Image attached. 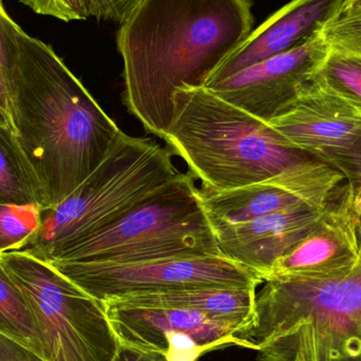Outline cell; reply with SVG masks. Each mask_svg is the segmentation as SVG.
Here are the masks:
<instances>
[{
	"instance_id": "6da1fadb",
	"label": "cell",
	"mask_w": 361,
	"mask_h": 361,
	"mask_svg": "<svg viewBox=\"0 0 361 361\" xmlns=\"http://www.w3.org/2000/svg\"><path fill=\"white\" fill-rule=\"evenodd\" d=\"M252 0H141L116 32L124 104L163 139L180 87H204L254 30Z\"/></svg>"
},
{
	"instance_id": "7a4b0ae2",
	"label": "cell",
	"mask_w": 361,
	"mask_h": 361,
	"mask_svg": "<svg viewBox=\"0 0 361 361\" xmlns=\"http://www.w3.org/2000/svg\"><path fill=\"white\" fill-rule=\"evenodd\" d=\"M17 42L11 124L50 208L94 173L121 129L50 44L21 27Z\"/></svg>"
},
{
	"instance_id": "3957f363",
	"label": "cell",
	"mask_w": 361,
	"mask_h": 361,
	"mask_svg": "<svg viewBox=\"0 0 361 361\" xmlns=\"http://www.w3.org/2000/svg\"><path fill=\"white\" fill-rule=\"evenodd\" d=\"M173 105L163 140L203 188L225 190L263 182L318 159L206 87L178 88Z\"/></svg>"
},
{
	"instance_id": "277c9868",
	"label": "cell",
	"mask_w": 361,
	"mask_h": 361,
	"mask_svg": "<svg viewBox=\"0 0 361 361\" xmlns=\"http://www.w3.org/2000/svg\"><path fill=\"white\" fill-rule=\"evenodd\" d=\"M177 173L169 148L121 130L109 154L88 179L61 203L42 208L37 233L18 252L49 263L114 224Z\"/></svg>"
},
{
	"instance_id": "5b68a950",
	"label": "cell",
	"mask_w": 361,
	"mask_h": 361,
	"mask_svg": "<svg viewBox=\"0 0 361 361\" xmlns=\"http://www.w3.org/2000/svg\"><path fill=\"white\" fill-rule=\"evenodd\" d=\"M195 180L191 173H178L140 200L114 224L49 263H133L221 256Z\"/></svg>"
},
{
	"instance_id": "8992f818",
	"label": "cell",
	"mask_w": 361,
	"mask_h": 361,
	"mask_svg": "<svg viewBox=\"0 0 361 361\" xmlns=\"http://www.w3.org/2000/svg\"><path fill=\"white\" fill-rule=\"evenodd\" d=\"M0 263L31 310L44 361L114 360L121 343L105 303L25 252L0 254Z\"/></svg>"
},
{
	"instance_id": "52a82bcc",
	"label": "cell",
	"mask_w": 361,
	"mask_h": 361,
	"mask_svg": "<svg viewBox=\"0 0 361 361\" xmlns=\"http://www.w3.org/2000/svg\"><path fill=\"white\" fill-rule=\"evenodd\" d=\"M256 295V319L245 339L259 345L309 322L319 361H361V265L329 279L271 278Z\"/></svg>"
},
{
	"instance_id": "ba28073f",
	"label": "cell",
	"mask_w": 361,
	"mask_h": 361,
	"mask_svg": "<svg viewBox=\"0 0 361 361\" xmlns=\"http://www.w3.org/2000/svg\"><path fill=\"white\" fill-rule=\"evenodd\" d=\"M49 264L102 302L191 288H257L263 283L254 271L222 256Z\"/></svg>"
},
{
	"instance_id": "9c48e42d",
	"label": "cell",
	"mask_w": 361,
	"mask_h": 361,
	"mask_svg": "<svg viewBox=\"0 0 361 361\" xmlns=\"http://www.w3.org/2000/svg\"><path fill=\"white\" fill-rule=\"evenodd\" d=\"M104 303L121 345L163 354L169 361H197L229 347L259 349L243 339L244 329L239 324L201 312L130 299Z\"/></svg>"
},
{
	"instance_id": "30bf717a",
	"label": "cell",
	"mask_w": 361,
	"mask_h": 361,
	"mask_svg": "<svg viewBox=\"0 0 361 361\" xmlns=\"http://www.w3.org/2000/svg\"><path fill=\"white\" fill-rule=\"evenodd\" d=\"M322 31L288 52L245 68L206 88L227 103L269 123L286 114L326 61Z\"/></svg>"
},
{
	"instance_id": "8fae6325",
	"label": "cell",
	"mask_w": 361,
	"mask_h": 361,
	"mask_svg": "<svg viewBox=\"0 0 361 361\" xmlns=\"http://www.w3.org/2000/svg\"><path fill=\"white\" fill-rule=\"evenodd\" d=\"M345 180L320 159L302 163L273 179L237 188H203L202 202L212 226L240 224L297 206L324 207Z\"/></svg>"
},
{
	"instance_id": "7c38bea8",
	"label": "cell",
	"mask_w": 361,
	"mask_h": 361,
	"mask_svg": "<svg viewBox=\"0 0 361 361\" xmlns=\"http://www.w3.org/2000/svg\"><path fill=\"white\" fill-rule=\"evenodd\" d=\"M357 216L347 183L335 191L309 233L274 264L265 278L329 279L351 273L358 263Z\"/></svg>"
},
{
	"instance_id": "4fadbf2b",
	"label": "cell",
	"mask_w": 361,
	"mask_h": 361,
	"mask_svg": "<svg viewBox=\"0 0 361 361\" xmlns=\"http://www.w3.org/2000/svg\"><path fill=\"white\" fill-rule=\"evenodd\" d=\"M269 124L293 146L326 163L361 137L357 111L315 78L292 107Z\"/></svg>"
},
{
	"instance_id": "5bb4252c",
	"label": "cell",
	"mask_w": 361,
	"mask_h": 361,
	"mask_svg": "<svg viewBox=\"0 0 361 361\" xmlns=\"http://www.w3.org/2000/svg\"><path fill=\"white\" fill-rule=\"evenodd\" d=\"M326 205L297 206L250 222L216 225L212 228L220 255L254 271L264 282L274 264L315 226Z\"/></svg>"
},
{
	"instance_id": "9a60e30c",
	"label": "cell",
	"mask_w": 361,
	"mask_h": 361,
	"mask_svg": "<svg viewBox=\"0 0 361 361\" xmlns=\"http://www.w3.org/2000/svg\"><path fill=\"white\" fill-rule=\"evenodd\" d=\"M343 2L345 0H290L252 30L212 72L206 85L301 46L320 33L341 12Z\"/></svg>"
},
{
	"instance_id": "2e32d148",
	"label": "cell",
	"mask_w": 361,
	"mask_h": 361,
	"mask_svg": "<svg viewBox=\"0 0 361 361\" xmlns=\"http://www.w3.org/2000/svg\"><path fill=\"white\" fill-rule=\"evenodd\" d=\"M256 290L257 288H191L124 299H130L137 302L186 307L201 312L210 317L227 320L239 324L244 329L243 339H245L256 319Z\"/></svg>"
},
{
	"instance_id": "e0dca14e",
	"label": "cell",
	"mask_w": 361,
	"mask_h": 361,
	"mask_svg": "<svg viewBox=\"0 0 361 361\" xmlns=\"http://www.w3.org/2000/svg\"><path fill=\"white\" fill-rule=\"evenodd\" d=\"M0 204H35L42 207L39 182L14 133L0 123Z\"/></svg>"
},
{
	"instance_id": "ac0fdd59",
	"label": "cell",
	"mask_w": 361,
	"mask_h": 361,
	"mask_svg": "<svg viewBox=\"0 0 361 361\" xmlns=\"http://www.w3.org/2000/svg\"><path fill=\"white\" fill-rule=\"evenodd\" d=\"M0 334L44 360L42 345L31 310L18 286L0 263Z\"/></svg>"
},
{
	"instance_id": "d6986e66",
	"label": "cell",
	"mask_w": 361,
	"mask_h": 361,
	"mask_svg": "<svg viewBox=\"0 0 361 361\" xmlns=\"http://www.w3.org/2000/svg\"><path fill=\"white\" fill-rule=\"evenodd\" d=\"M315 78L341 95L361 116V57L330 49Z\"/></svg>"
},
{
	"instance_id": "ffe728a7",
	"label": "cell",
	"mask_w": 361,
	"mask_h": 361,
	"mask_svg": "<svg viewBox=\"0 0 361 361\" xmlns=\"http://www.w3.org/2000/svg\"><path fill=\"white\" fill-rule=\"evenodd\" d=\"M257 354L259 361H319L315 330L309 322L297 324L259 345Z\"/></svg>"
},
{
	"instance_id": "44dd1931",
	"label": "cell",
	"mask_w": 361,
	"mask_h": 361,
	"mask_svg": "<svg viewBox=\"0 0 361 361\" xmlns=\"http://www.w3.org/2000/svg\"><path fill=\"white\" fill-rule=\"evenodd\" d=\"M42 207L35 204H0V254L18 252L40 227Z\"/></svg>"
},
{
	"instance_id": "7402d4cb",
	"label": "cell",
	"mask_w": 361,
	"mask_h": 361,
	"mask_svg": "<svg viewBox=\"0 0 361 361\" xmlns=\"http://www.w3.org/2000/svg\"><path fill=\"white\" fill-rule=\"evenodd\" d=\"M20 25L10 16L0 0V111L11 129L10 89L18 61L17 31Z\"/></svg>"
},
{
	"instance_id": "603a6c76",
	"label": "cell",
	"mask_w": 361,
	"mask_h": 361,
	"mask_svg": "<svg viewBox=\"0 0 361 361\" xmlns=\"http://www.w3.org/2000/svg\"><path fill=\"white\" fill-rule=\"evenodd\" d=\"M330 49L361 57V8L345 10L322 30Z\"/></svg>"
},
{
	"instance_id": "cb8c5ba5",
	"label": "cell",
	"mask_w": 361,
	"mask_h": 361,
	"mask_svg": "<svg viewBox=\"0 0 361 361\" xmlns=\"http://www.w3.org/2000/svg\"><path fill=\"white\" fill-rule=\"evenodd\" d=\"M328 164L343 173L351 195L352 205L361 225V137L349 148L333 156ZM358 226V227H360Z\"/></svg>"
},
{
	"instance_id": "d4e9b609",
	"label": "cell",
	"mask_w": 361,
	"mask_h": 361,
	"mask_svg": "<svg viewBox=\"0 0 361 361\" xmlns=\"http://www.w3.org/2000/svg\"><path fill=\"white\" fill-rule=\"evenodd\" d=\"M36 14L70 23L93 16L91 0H17Z\"/></svg>"
},
{
	"instance_id": "484cf974",
	"label": "cell",
	"mask_w": 361,
	"mask_h": 361,
	"mask_svg": "<svg viewBox=\"0 0 361 361\" xmlns=\"http://www.w3.org/2000/svg\"><path fill=\"white\" fill-rule=\"evenodd\" d=\"M141 0H91L93 18L122 25Z\"/></svg>"
},
{
	"instance_id": "4316f807",
	"label": "cell",
	"mask_w": 361,
	"mask_h": 361,
	"mask_svg": "<svg viewBox=\"0 0 361 361\" xmlns=\"http://www.w3.org/2000/svg\"><path fill=\"white\" fill-rule=\"evenodd\" d=\"M0 361H44L37 354L0 334Z\"/></svg>"
},
{
	"instance_id": "83f0119b",
	"label": "cell",
	"mask_w": 361,
	"mask_h": 361,
	"mask_svg": "<svg viewBox=\"0 0 361 361\" xmlns=\"http://www.w3.org/2000/svg\"><path fill=\"white\" fill-rule=\"evenodd\" d=\"M112 361H169V360L163 354L121 345L116 357Z\"/></svg>"
},
{
	"instance_id": "f1b7e54d",
	"label": "cell",
	"mask_w": 361,
	"mask_h": 361,
	"mask_svg": "<svg viewBox=\"0 0 361 361\" xmlns=\"http://www.w3.org/2000/svg\"><path fill=\"white\" fill-rule=\"evenodd\" d=\"M343 8H345V10L361 8V0H345Z\"/></svg>"
},
{
	"instance_id": "f546056e",
	"label": "cell",
	"mask_w": 361,
	"mask_h": 361,
	"mask_svg": "<svg viewBox=\"0 0 361 361\" xmlns=\"http://www.w3.org/2000/svg\"><path fill=\"white\" fill-rule=\"evenodd\" d=\"M358 235H360V254H358L357 265H361V225L358 227Z\"/></svg>"
},
{
	"instance_id": "4dcf8cb0",
	"label": "cell",
	"mask_w": 361,
	"mask_h": 361,
	"mask_svg": "<svg viewBox=\"0 0 361 361\" xmlns=\"http://www.w3.org/2000/svg\"><path fill=\"white\" fill-rule=\"evenodd\" d=\"M0 123H1V124L8 125V126L10 127V125H8V121H6V118H4V114H2L1 111H0ZM10 128H11V127H10Z\"/></svg>"
}]
</instances>
